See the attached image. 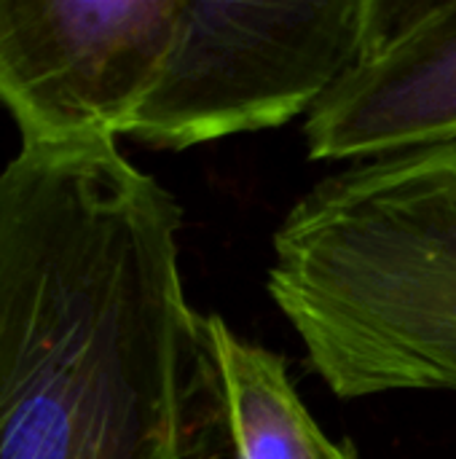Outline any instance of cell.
<instances>
[{
    "mask_svg": "<svg viewBox=\"0 0 456 459\" xmlns=\"http://www.w3.org/2000/svg\"><path fill=\"white\" fill-rule=\"evenodd\" d=\"M266 293L336 398L456 393V143L317 180L271 237Z\"/></svg>",
    "mask_w": 456,
    "mask_h": 459,
    "instance_id": "obj_2",
    "label": "cell"
},
{
    "mask_svg": "<svg viewBox=\"0 0 456 459\" xmlns=\"http://www.w3.org/2000/svg\"><path fill=\"white\" fill-rule=\"evenodd\" d=\"M204 339L218 390L215 459H360L349 438L325 436L280 352L239 336L220 315H204Z\"/></svg>",
    "mask_w": 456,
    "mask_h": 459,
    "instance_id": "obj_6",
    "label": "cell"
},
{
    "mask_svg": "<svg viewBox=\"0 0 456 459\" xmlns=\"http://www.w3.org/2000/svg\"><path fill=\"white\" fill-rule=\"evenodd\" d=\"M177 199L116 143L0 172V459H215Z\"/></svg>",
    "mask_w": 456,
    "mask_h": 459,
    "instance_id": "obj_1",
    "label": "cell"
},
{
    "mask_svg": "<svg viewBox=\"0 0 456 459\" xmlns=\"http://www.w3.org/2000/svg\"><path fill=\"white\" fill-rule=\"evenodd\" d=\"M175 13L177 0H0V105L22 148L124 137Z\"/></svg>",
    "mask_w": 456,
    "mask_h": 459,
    "instance_id": "obj_4",
    "label": "cell"
},
{
    "mask_svg": "<svg viewBox=\"0 0 456 459\" xmlns=\"http://www.w3.org/2000/svg\"><path fill=\"white\" fill-rule=\"evenodd\" d=\"M371 0H177L156 78L126 134L161 151L290 124L349 70Z\"/></svg>",
    "mask_w": 456,
    "mask_h": 459,
    "instance_id": "obj_3",
    "label": "cell"
},
{
    "mask_svg": "<svg viewBox=\"0 0 456 459\" xmlns=\"http://www.w3.org/2000/svg\"><path fill=\"white\" fill-rule=\"evenodd\" d=\"M312 161H374L456 143V0H371L349 70L304 118Z\"/></svg>",
    "mask_w": 456,
    "mask_h": 459,
    "instance_id": "obj_5",
    "label": "cell"
}]
</instances>
